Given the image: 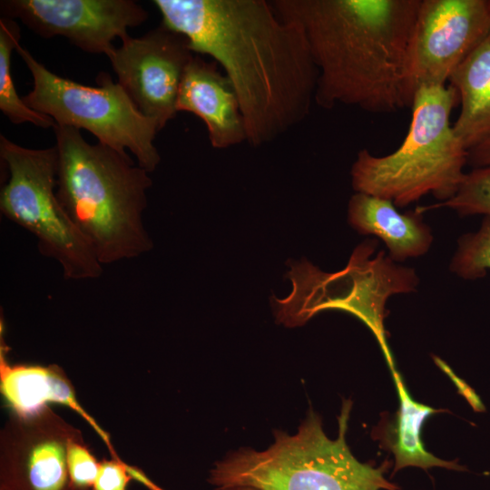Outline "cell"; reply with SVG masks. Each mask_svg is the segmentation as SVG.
<instances>
[{"mask_svg": "<svg viewBox=\"0 0 490 490\" xmlns=\"http://www.w3.org/2000/svg\"><path fill=\"white\" fill-rule=\"evenodd\" d=\"M100 461L92 454L83 436L75 439L68 453V473L73 490H91Z\"/></svg>", "mask_w": 490, "mask_h": 490, "instance_id": "cell-21", "label": "cell"}, {"mask_svg": "<svg viewBox=\"0 0 490 490\" xmlns=\"http://www.w3.org/2000/svg\"><path fill=\"white\" fill-rule=\"evenodd\" d=\"M427 208H449L461 216H490V165L466 173L456 193L449 200Z\"/></svg>", "mask_w": 490, "mask_h": 490, "instance_id": "cell-20", "label": "cell"}, {"mask_svg": "<svg viewBox=\"0 0 490 490\" xmlns=\"http://www.w3.org/2000/svg\"><path fill=\"white\" fill-rule=\"evenodd\" d=\"M177 112H187L205 124L215 149H226L247 142L244 120L236 93L216 62L195 54L180 86Z\"/></svg>", "mask_w": 490, "mask_h": 490, "instance_id": "cell-13", "label": "cell"}, {"mask_svg": "<svg viewBox=\"0 0 490 490\" xmlns=\"http://www.w3.org/2000/svg\"><path fill=\"white\" fill-rule=\"evenodd\" d=\"M467 163L474 169L490 165V138L468 151Z\"/></svg>", "mask_w": 490, "mask_h": 490, "instance_id": "cell-23", "label": "cell"}, {"mask_svg": "<svg viewBox=\"0 0 490 490\" xmlns=\"http://www.w3.org/2000/svg\"><path fill=\"white\" fill-rule=\"evenodd\" d=\"M132 479L127 465L116 458L103 459L91 490H127Z\"/></svg>", "mask_w": 490, "mask_h": 490, "instance_id": "cell-22", "label": "cell"}, {"mask_svg": "<svg viewBox=\"0 0 490 490\" xmlns=\"http://www.w3.org/2000/svg\"><path fill=\"white\" fill-rule=\"evenodd\" d=\"M421 0H275L300 24L318 76L315 103L391 113L411 107L407 64Z\"/></svg>", "mask_w": 490, "mask_h": 490, "instance_id": "cell-2", "label": "cell"}, {"mask_svg": "<svg viewBox=\"0 0 490 490\" xmlns=\"http://www.w3.org/2000/svg\"><path fill=\"white\" fill-rule=\"evenodd\" d=\"M350 408L345 400L335 440L310 410L296 434L278 430L266 450L230 452L215 464L208 481L218 490H402L385 476L388 461L376 466L351 453L345 438Z\"/></svg>", "mask_w": 490, "mask_h": 490, "instance_id": "cell-4", "label": "cell"}, {"mask_svg": "<svg viewBox=\"0 0 490 490\" xmlns=\"http://www.w3.org/2000/svg\"><path fill=\"white\" fill-rule=\"evenodd\" d=\"M56 197L102 265L138 258L153 247L143 225L149 172L80 130L55 123Z\"/></svg>", "mask_w": 490, "mask_h": 490, "instance_id": "cell-3", "label": "cell"}, {"mask_svg": "<svg viewBox=\"0 0 490 490\" xmlns=\"http://www.w3.org/2000/svg\"><path fill=\"white\" fill-rule=\"evenodd\" d=\"M459 103L451 85L419 87L411 104V120L401 145L392 153L358 152L351 168L356 192L407 206L431 194L438 202L451 199L466 172L468 150L456 136L450 116Z\"/></svg>", "mask_w": 490, "mask_h": 490, "instance_id": "cell-5", "label": "cell"}, {"mask_svg": "<svg viewBox=\"0 0 490 490\" xmlns=\"http://www.w3.org/2000/svg\"><path fill=\"white\" fill-rule=\"evenodd\" d=\"M391 374L398 395L399 407L389 420L386 418L381 420L373 436L380 442L381 447L390 451L395 456L393 474L407 466L420 467L424 470L443 467L464 471L466 468L456 461L443 460L429 453L421 440L424 422L433 414L445 410L415 401L408 394L397 369L391 370Z\"/></svg>", "mask_w": 490, "mask_h": 490, "instance_id": "cell-15", "label": "cell"}, {"mask_svg": "<svg viewBox=\"0 0 490 490\" xmlns=\"http://www.w3.org/2000/svg\"><path fill=\"white\" fill-rule=\"evenodd\" d=\"M15 51L33 78V89L22 97L27 106L58 125L90 132L120 153L129 150L148 172L156 169L161 161L153 143L158 123L140 113L108 73L97 75L96 86H87L52 73L20 44Z\"/></svg>", "mask_w": 490, "mask_h": 490, "instance_id": "cell-7", "label": "cell"}, {"mask_svg": "<svg viewBox=\"0 0 490 490\" xmlns=\"http://www.w3.org/2000/svg\"><path fill=\"white\" fill-rule=\"evenodd\" d=\"M448 82L460 103L453 128L469 151L490 138V34L456 67Z\"/></svg>", "mask_w": 490, "mask_h": 490, "instance_id": "cell-17", "label": "cell"}, {"mask_svg": "<svg viewBox=\"0 0 490 490\" xmlns=\"http://www.w3.org/2000/svg\"><path fill=\"white\" fill-rule=\"evenodd\" d=\"M81 436L48 406L13 413L0 434V490H73L68 453Z\"/></svg>", "mask_w": 490, "mask_h": 490, "instance_id": "cell-11", "label": "cell"}, {"mask_svg": "<svg viewBox=\"0 0 490 490\" xmlns=\"http://www.w3.org/2000/svg\"><path fill=\"white\" fill-rule=\"evenodd\" d=\"M0 157L7 172L0 193L1 212L36 238L39 251L59 263L65 279L100 277L103 265L57 200L55 145L29 149L1 134Z\"/></svg>", "mask_w": 490, "mask_h": 490, "instance_id": "cell-8", "label": "cell"}, {"mask_svg": "<svg viewBox=\"0 0 490 490\" xmlns=\"http://www.w3.org/2000/svg\"><path fill=\"white\" fill-rule=\"evenodd\" d=\"M162 24L220 65L239 100L247 142H272L315 103L318 69L300 24L265 0H153Z\"/></svg>", "mask_w": 490, "mask_h": 490, "instance_id": "cell-1", "label": "cell"}, {"mask_svg": "<svg viewBox=\"0 0 490 490\" xmlns=\"http://www.w3.org/2000/svg\"><path fill=\"white\" fill-rule=\"evenodd\" d=\"M20 27L15 20L0 18V110L15 124L30 122L37 127L54 128L55 122L49 116L27 106L15 90L12 72V52L20 41Z\"/></svg>", "mask_w": 490, "mask_h": 490, "instance_id": "cell-18", "label": "cell"}, {"mask_svg": "<svg viewBox=\"0 0 490 490\" xmlns=\"http://www.w3.org/2000/svg\"><path fill=\"white\" fill-rule=\"evenodd\" d=\"M2 16L19 19L44 38L64 36L76 47L106 56L113 40L144 23L148 12L132 0H4Z\"/></svg>", "mask_w": 490, "mask_h": 490, "instance_id": "cell-12", "label": "cell"}, {"mask_svg": "<svg viewBox=\"0 0 490 490\" xmlns=\"http://www.w3.org/2000/svg\"><path fill=\"white\" fill-rule=\"evenodd\" d=\"M490 34V0H421L408 48L413 94L446 85L466 56Z\"/></svg>", "mask_w": 490, "mask_h": 490, "instance_id": "cell-9", "label": "cell"}, {"mask_svg": "<svg viewBox=\"0 0 490 490\" xmlns=\"http://www.w3.org/2000/svg\"><path fill=\"white\" fill-rule=\"evenodd\" d=\"M422 213L419 208L401 213L388 200L356 192L348 202V220L360 234L380 239L396 262L429 250L434 237Z\"/></svg>", "mask_w": 490, "mask_h": 490, "instance_id": "cell-14", "label": "cell"}, {"mask_svg": "<svg viewBox=\"0 0 490 490\" xmlns=\"http://www.w3.org/2000/svg\"><path fill=\"white\" fill-rule=\"evenodd\" d=\"M195 54L184 35L162 23L142 36L122 40L107 57L118 83L161 131L178 113L181 80Z\"/></svg>", "mask_w": 490, "mask_h": 490, "instance_id": "cell-10", "label": "cell"}, {"mask_svg": "<svg viewBox=\"0 0 490 490\" xmlns=\"http://www.w3.org/2000/svg\"><path fill=\"white\" fill-rule=\"evenodd\" d=\"M375 248L374 240L364 241L346 268L333 273L321 271L305 259L289 260L287 277L292 291L286 299H270L277 323L297 327L323 310L349 312L370 328L389 369L396 368L385 336V304L393 294L413 291L418 278L413 269L397 265L383 252L371 259Z\"/></svg>", "mask_w": 490, "mask_h": 490, "instance_id": "cell-6", "label": "cell"}, {"mask_svg": "<svg viewBox=\"0 0 490 490\" xmlns=\"http://www.w3.org/2000/svg\"><path fill=\"white\" fill-rule=\"evenodd\" d=\"M490 270V216L476 232L463 235L450 262V270L466 279H476Z\"/></svg>", "mask_w": 490, "mask_h": 490, "instance_id": "cell-19", "label": "cell"}, {"mask_svg": "<svg viewBox=\"0 0 490 490\" xmlns=\"http://www.w3.org/2000/svg\"><path fill=\"white\" fill-rule=\"evenodd\" d=\"M1 391L13 409L21 416L34 414L49 403L70 407L101 433L107 436L93 421L78 403L74 389L63 371L55 365H8L1 358Z\"/></svg>", "mask_w": 490, "mask_h": 490, "instance_id": "cell-16", "label": "cell"}]
</instances>
